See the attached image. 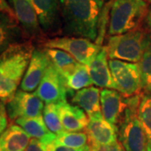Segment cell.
Instances as JSON below:
<instances>
[{"mask_svg": "<svg viewBox=\"0 0 151 151\" xmlns=\"http://www.w3.org/2000/svg\"><path fill=\"white\" fill-rule=\"evenodd\" d=\"M108 0H59L62 35L97 40L103 9Z\"/></svg>", "mask_w": 151, "mask_h": 151, "instance_id": "cell-1", "label": "cell"}, {"mask_svg": "<svg viewBox=\"0 0 151 151\" xmlns=\"http://www.w3.org/2000/svg\"><path fill=\"white\" fill-rule=\"evenodd\" d=\"M32 40L14 44L0 55V99L8 101L17 92L35 50Z\"/></svg>", "mask_w": 151, "mask_h": 151, "instance_id": "cell-2", "label": "cell"}, {"mask_svg": "<svg viewBox=\"0 0 151 151\" xmlns=\"http://www.w3.org/2000/svg\"><path fill=\"white\" fill-rule=\"evenodd\" d=\"M148 9L144 0H110L108 35H123L141 27Z\"/></svg>", "mask_w": 151, "mask_h": 151, "instance_id": "cell-3", "label": "cell"}, {"mask_svg": "<svg viewBox=\"0 0 151 151\" xmlns=\"http://www.w3.org/2000/svg\"><path fill=\"white\" fill-rule=\"evenodd\" d=\"M150 45V34L141 26L123 35L109 36L105 47L109 60L139 63Z\"/></svg>", "mask_w": 151, "mask_h": 151, "instance_id": "cell-4", "label": "cell"}, {"mask_svg": "<svg viewBox=\"0 0 151 151\" xmlns=\"http://www.w3.org/2000/svg\"><path fill=\"white\" fill-rule=\"evenodd\" d=\"M141 95L127 97V106L118 126L119 143L125 151H147L145 134L138 117Z\"/></svg>", "mask_w": 151, "mask_h": 151, "instance_id": "cell-5", "label": "cell"}, {"mask_svg": "<svg viewBox=\"0 0 151 151\" xmlns=\"http://www.w3.org/2000/svg\"><path fill=\"white\" fill-rule=\"evenodd\" d=\"M41 47L63 50L71 55L78 63L88 66L103 46L85 38L63 36L44 40Z\"/></svg>", "mask_w": 151, "mask_h": 151, "instance_id": "cell-6", "label": "cell"}, {"mask_svg": "<svg viewBox=\"0 0 151 151\" xmlns=\"http://www.w3.org/2000/svg\"><path fill=\"white\" fill-rule=\"evenodd\" d=\"M109 67L115 90L125 97L142 94L139 64L119 60H109Z\"/></svg>", "mask_w": 151, "mask_h": 151, "instance_id": "cell-7", "label": "cell"}, {"mask_svg": "<svg viewBox=\"0 0 151 151\" xmlns=\"http://www.w3.org/2000/svg\"><path fill=\"white\" fill-rule=\"evenodd\" d=\"M35 92L17 90L14 96L5 102L8 118L15 121L20 118H35L41 116L45 104Z\"/></svg>", "mask_w": 151, "mask_h": 151, "instance_id": "cell-8", "label": "cell"}, {"mask_svg": "<svg viewBox=\"0 0 151 151\" xmlns=\"http://www.w3.org/2000/svg\"><path fill=\"white\" fill-rule=\"evenodd\" d=\"M35 92L45 104H58L66 101L68 91L63 77L51 61Z\"/></svg>", "mask_w": 151, "mask_h": 151, "instance_id": "cell-9", "label": "cell"}, {"mask_svg": "<svg viewBox=\"0 0 151 151\" xmlns=\"http://www.w3.org/2000/svg\"><path fill=\"white\" fill-rule=\"evenodd\" d=\"M17 21L29 40H44V34L38 19L32 0H10Z\"/></svg>", "mask_w": 151, "mask_h": 151, "instance_id": "cell-10", "label": "cell"}, {"mask_svg": "<svg viewBox=\"0 0 151 151\" xmlns=\"http://www.w3.org/2000/svg\"><path fill=\"white\" fill-rule=\"evenodd\" d=\"M40 28L46 35L62 34V18L59 0H32Z\"/></svg>", "mask_w": 151, "mask_h": 151, "instance_id": "cell-11", "label": "cell"}, {"mask_svg": "<svg viewBox=\"0 0 151 151\" xmlns=\"http://www.w3.org/2000/svg\"><path fill=\"white\" fill-rule=\"evenodd\" d=\"M85 132L90 145H109L119 142L118 128L104 119L102 113L88 117Z\"/></svg>", "mask_w": 151, "mask_h": 151, "instance_id": "cell-12", "label": "cell"}, {"mask_svg": "<svg viewBox=\"0 0 151 151\" xmlns=\"http://www.w3.org/2000/svg\"><path fill=\"white\" fill-rule=\"evenodd\" d=\"M50 64V60L45 49L43 47H35L20 84L22 91L33 92L36 90Z\"/></svg>", "mask_w": 151, "mask_h": 151, "instance_id": "cell-13", "label": "cell"}, {"mask_svg": "<svg viewBox=\"0 0 151 151\" xmlns=\"http://www.w3.org/2000/svg\"><path fill=\"white\" fill-rule=\"evenodd\" d=\"M127 106V97L114 89L101 90V112L103 118L118 128Z\"/></svg>", "mask_w": 151, "mask_h": 151, "instance_id": "cell-14", "label": "cell"}, {"mask_svg": "<svg viewBox=\"0 0 151 151\" xmlns=\"http://www.w3.org/2000/svg\"><path fill=\"white\" fill-rule=\"evenodd\" d=\"M28 40L16 18L0 12V55L14 44Z\"/></svg>", "mask_w": 151, "mask_h": 151, "instance_id": "cell-15", "label": "cell"}, {"mask_svg": "<svg viewBox=\"0 0 151 151\" xmlns=\"http://www.w3.org/2000/svg\"><path fill=\"white\" fill-rule=\"evenodd\" d=\"M108 61L107 50L105 46H103L87 68L92 85L98 88L115 90Z\"/></svg>", "mask_w": 151, "mask_h": 151, "instance_id": "cell-16", "label": "cell"}, {"mask_svg": "<svg viewBox=\"0 0 151 151\" xmlns=\"http://www.w3.org/2000/svg\"><path fill=\"white\" fill-rule=\"evenodd\" d=\"M57 105V111L62 127L68 132H82L86 130L88 124V116L81 108L67 103H60Z\"/></svg>", "mask_w": 151, "mask_h": 151, "instance_id": "cell-17", "label": "cell"}, {"mask_svg": "<svg viewBox=\"0 0 151 151\" xmlns=\"http://www.w3.org/2000/svg\"><path fill=\"white\" fill-rule=\"evenodd\" d=\"M71 103L81 108L88 117L101 112V90L97 86H89L76 92Z\"/></svg>", "mask_w": 151, "mask_h": 151, "instance_id": "cell-18", "label": "cell"}, {"mask_svg": "<svg viewBox=\"0 0 151 151\" xmlns=\"http://www.w3.org/2000/svg\"><path fill=\"white\" fill-rule=\"evenodd\" d=\"M4 151H26L31 137L18 124H11L0 136Z\"/></svg>", "mask_w": 151, "mask_h": 151, "instance_id": "cell-19", "label": "cell"}, {"mask_svg": "<svg viewBox=\"0 0 151 151\" xmlns=\"http://www.w3.org/2000/svg\"><path fill=\"white\" fill-rule=\"evenodd\" d=\"M15 123L32 139H36L40 143H49L55 139L56 134L49 130L42 115L35 118H20L16 119Z\"/></svg>", "mask_w": 151, "mask_h": 151, "instance_id": "cell-20", "label": "cell"}, {"mask_svg": "<svg viewBox=\"0 0 151 151\" xmlns=\"http://www.w3.org/2000/svg\"><path fill=\"white\" fill-rule=\"evenodd\" d=\"M61 76L63 77L68 93L74 94L75 92L89 87L92 85L87 66L81 65L80 63Z\"/></svg>", "mask_w": 151, "mask_h": 151, "instance_id": "cell-21", "label": "cell"}, {"mask_svg": "<svg viewBox=\"0 0 151 151\" xmlns=\"http://www.w3.org/2000/svg\"><path fill=\"white\" fill-rule=\"evenodd\" d=\"M138 117L145 134L147 151H151V93L141 95Z\"/></svg>", "mask_w": 151, "mask_h": 151, "instance_id": "cell-22", "label": "cell"}, {"mask_svg": "<svg viewBox=\"0 0 151 151\" xmlns=\"http://www.w3.org/2000/svg\"><path fill=\"white\" fill-rule=\"evenodd\" d=\"M44 49L48 55L51 63L61 75L71 70L78 64V62L71 55L63 50L58 49Z\"/></svg>", "mask_w": 151, "mask_h": 151, "instance_id": "cell-23", "label": "cell"}, {"mask_svg": "<svg viewBox=\"0 0 151 151\" xmlns=\"http://www.w3.org/2000/svg\"><path fill=\"white\" fill-rule=\"evenodd\" d=\"M54 141L59 145L73 149H81L88 145V137L86 132L63 131L55 136Z\"/></svg>", "mask_w": 151, "mask_h": 151, "instance_id": "cell-24", "label": "cell"}, {"mask_svg": "<svg viewBox=\"0 0 151 151\" xmlns=\"http://www.w3.org/2000/svg\"><path fill=\"white\" fill-rule=\"evenodd\" d=\"M44 121L50 132L55 134H59L65 131L60 119L59 113L57 111V105L55 103H48L45 105L43 113Z\"/></svg>", "mask_w": 151, "mask_h": 151, "instance_id": "cell-25", "label": "cell"}, {"mask_svg": "<svg viewBox=\"0 0 151 151\" xmlns=\"http://www.w3.org/2000/svg\"><path fill=\"white\" fill-rule=\"evenodd\" d=\"M138 64L140 72L142 94L151 93V45L146 50Z\"/></svg>", "mask_w": 151, "mask_h": 151, "instance_id": "cell-26", "label": "cell"}, {"mask_svg": "<svg viewBox=\"0 0 151 151\" xmlns=\"http://www.w3.org/2000/svg\"><path fill=\"white\" fill-rule=\"evenodd\" d=\"M40 145L44 151H91V147L89 145L81 149H73L59 145L55 141H51L49 143H40Z\"/></svg>", "mask_w": 151, "mask_h": 151, "instance_id": "cell-27", "label": "cell"}, {"mask_svg": "<svg viewBox=\"0 0 151 151\" xmlns=\"http://www.w3.org/2000/svg\"><path fill=\"white\" fill-rule=\"evenodd\" d=\"M89 145L91 147V151H125L124 147L119 142L109 145Z\"/></svg>", "mask_w": 151, "mask_h": 151, "instance_id": "cell-28", "label": "cell"}, {"mask_svg": "<svg viewBox=\"0 0 151 151\" xmlns=\"http://www.w3.org/2000/svg\"><path fill=\"white\" fill-rule=\"evenodd\" d=\"M8 128V115L6 112L5 103H0V136Z\"/></svg>", "mask_w": 151, "mask_h": 151, "instance_id": "cell-29", "label": "cell"}, {"mask_svg": "<svg viewBox=\"0 0 151 151\" xmlns=\"http://www.w3.org/2000/svg\"><path fill=\"white\" fill-rule=\"evenodd\" d=\"M142 27L145 28L151 35V5H149V9L147 11L145 18L144 19V22H143Z\"/></svg>", "mask_w": 151, "mask_h": 151, "instance_id": "cell-30", "label": "cell"}, {"mask_svg": "<svg viewBox=\"0 0 151 151\" xmlns=\"http://www.w3.org/2000/svg\"><path fill=\"white\" fill-rule=\"evenodd\" d=\"M0 12H4V13L10 14L12 16L15 17L12 7H10V5L8 4L7 0H0Z\"/></svg>", "mask_w": 151, "mask_h": 151, "instance_id": "cell-31", "label": "cell"}, {"mask_svg": "<svg viewBox=\"0 0 151 151\" xmlns=\"http://www.w3.org/2000/svg\"><path fill=\"white\" fill-rule=\"evenodd\" d=\"M26 151H44L40 142L36 139H31L29 142V145L26 149Z\"/></svg>", "mask_w": 151, "mask_h": 151, "instance_id": "cell-32", "label": "cell"}, {"mask_svg": "<svg viewBox=\"0 0 151 151\" xmlns=\"http://www.w3.org/2000/svg\"><path fill=\"white\" fill-rule=\"evenodd\" d=\"M144 1H145L149 5H151V0H144Z\"/></svg>", "mask_w": 151, "mask_h": 151, "instance_id": "cell-33", "label": "cell"}, {"mask_svg": "<svg viewBox=\"0 0 151 151\" xmlns=\"http://www.w3.org/2000/svg\"><path fill=\"white\" fill-rule=\"evenodd\" d=\"M0 151H4V149H3V146H2V143H1V140H0Z\"/></svg>", "mask_w": 151, "mask_h": 151, "instance_id": "cell-34", "label": "cell"}]
</instances>
